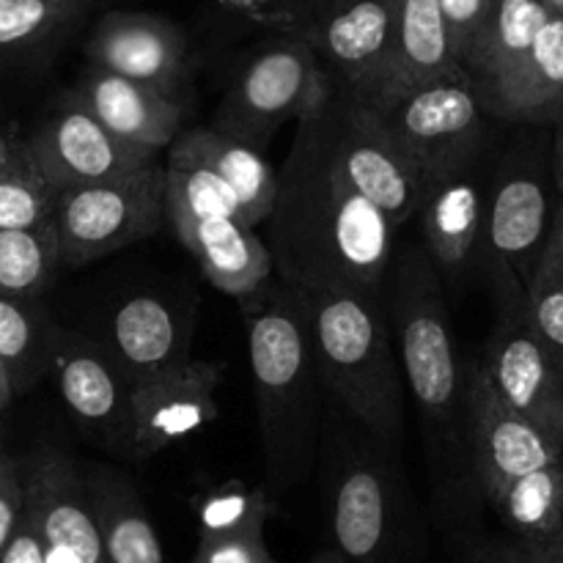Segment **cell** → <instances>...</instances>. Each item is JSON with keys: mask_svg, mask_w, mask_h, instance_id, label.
I'll list each match as a JSON object with an SVG mask.
<instances>
[{"mask_svg": "<svg viewBox=\"0 0 563 563\" xmlns=\"http://www.w3.org/2000/svg\"><path fill=\"white\" fill-rule=\"evenodd\" d=\"M520 135L489 170L482 264L498 308L528 306V286L542 267L559 192L550 170V124H520Z\"/></svg>", "mask_w": 563, "mask_h": 563, "instance_id": "obj_5", "label": "cell"}, {"mask_svg": "<svg viewBox=\"0 0 563 563\" xmlns=\"http://www.w3.org/2000/svg\"><path fill=\"white\" fill-rule=\"evenodd\" d=\"M443 5L445 25H449L451 42H454L456 58H465V53L471 49L473 38L482 31L484 22L489 20L493 9L498 5V0H440Z\"/></svg>", "mask_w": 563, "mask_h": 563, "instance_id": "obj_35", "label": "cell"}, {"mask_svg": "<svg viewBox=\"0 0 563 563\" xmlns=\"http://www.w3.org/2000/svg\"><path fill=\"white\" fill-rule=\"evenodd\" d=\"M181 245L192 253L214 289L231 297L258 295L275 273L273 253L264 236L236 218H174L168 220Z\"/></svg>", "mask_w": 563, "mask_h": 563, "instance_id": "obj_20", "label": "cell"}, {"mask_svg": "<svg viewBox=\"0 0 563 563\" xmlns=\"http://www.w3.org/2000/svg\"><path fill=\"white\" fill-rule=\"evenodd\" d=\"M335 141L352 181L383 209L396 229L423 212L432 181L418 159L394 135L372 99L355 88L335 86L328 97Z\"/></svg>", "mask_w": 563, "mask_h": 563, "instance_id": "obj_9", "label": "cell"}, {"mask_svg": "<svg viewBox=\"0 0 563 563\" xmlns=\"http://www.w3.org/2000/svg\"><path fill=\"white\" fill-rule=\"evenodd\" d=\"M522 550L531 555L533 563H563V526L555 528L550 537H542L537 539V542L522 544Z\"/></svg>", "mask_w": 563, "mask_h": 563, "instance_id": "obj_41", "label": "cell"}, {"mask_svg": "<svg viewBox=\"0 0 563 563\" xmlns=\"http://www.w3.org/2000/svg\"><path fill=\"white\" fill-rule=\"evenodd\" d=\"M328 97L295 121L264 242L280 280L297 289L385 295L399 229L352 181Z\"/></svg>", "mask_w": 563, "mask_h": 563, "instance_id": "obj_1", "label": "cell"}, {"mask_svg": "<svg viewBox=\"0 0 563 563\" xmlns=\"http://www.w3.org/2000/svg\"><path fill=\"white\" fill-rule=\"evenodd\" d=\"M86 473L93 517L110 563H165L157 528L124 473L91 465Z\"/></svg>", "mask_w": 563, "mask_h": 563, "instance_id": "obj_24", "label": "cell"}, {"mask_svg": "<svg viewBox=\"0 0 563 563\" xmlns=\"http://www.w3.org/2000/svg\"><path fill=\"white\" fill-rule=\"evenodd\" d=\"M196 563H275L264 542V522L198 533Z\"/></svg>", "mask_w": 563, "mask_h": 563, "instance_id": "obj_34", "label": "cell"}, {"mask_svg": "<svg viewBox=\"0 0 563 563\" xmlns=\"http://www.w3.org/2000/svg\"><path fill=\"white\" fill-rule=\"evenodd\" d=\"M0 563H47V542L27 515H22L20 528L5 544Z\"/></svg>", "mask_w": 563, "mask_h": 563, "instance_id": "obj_37", "label": "cell"}, {"mask_svg": "<svg viewBox=\"0 0 563 563\" xmlns=\"http://www.w3.org/2000/svg\"><path fill=\"white\" fill-rule=\"evenodd\" d=\"M49 374L82 432L104 451L135 460V385L108 344L64 333Z\"/></svg>", "mask_w": 563, "mask_h": 563, "instance_id": "obj_12", "label": "cell"}, {"mask_svg": "<svg viewBox=\"0 0 563 563\" xmlns=\"http://www.w3.org/2000/svg\"><path fill=\"white\" fill-rule=\"evenodd\" d=\"M267 3L275 20L284 25V31L291 33V36H300L311 25L324 0H267Z\"/></svg>", "mask_w": 563, "mask_h": 563, "instance_id": "obj_38", "label": "cell"}, {"mask_svg": "<svg viewBox=\"0 0 563 563\" xmlns=\"http://www.w3.org/2000/svg\"><path fill=\"white\" fill-rule=\"evenodd\" d=\"M539 269L563 280V201L555 203L553 229H550V240L548 247H544V258Z\"/></svg>", "mask_w": 563, "mask_h": 563, "instance_id": "obj_40", "label": "cell"}, {"mask_svg": "<svg viewBox=\"0 0 563 563\" xmlns=\"http://www.w3.org/2000/svg\"><path fill=\"white\" fill-rule=\"evenodd\" d=\"M75 3H88V5H91V3H93V0H75Z\"/></svg>", "mask_w": 563, "mask_h": 563, "instance_id": "obj_48", "label": "cell"}, {"mask_svg": "<svg viewBox=\"0 0 563 563\" xmlns=\"http://www.w3.org/2000/svg\"><path fill=\"white\" fill-rule=\"evenodd\" d=\"M302 291L324 390L379 445L405 434V372L385 295Z\"/></svg>", "mask_w": 563, "mask_h": 563, "instance_id": "obj_4", "label": "cell"}, {"mask_svg": "<svg viewBox=\"0 0 563 563\" xmlns=\"http://www.w3.org/2000/svg\"><path fill=\"white\" fill-rule=\"evenodd\" d=\"M165 218V165L157 159L119 179L66 187L53 212L64 267H86L126 245L148 240Z\"/></svg>", "mask_w": 563, "mask_h": 563, "instance_id": "obj_6", "label": "cell"}, {"mask_svg": "<svg viewBox=\"0 0 563 563\" xmlns=\"http://www.w3.org/2000/svg\"><path fill=\"white\" fill-rule=\"evenodd\" d=\"M60 253L53 223L42 229H0V295L38 297L58 273Z\"/></svg>", "mask_w": 563, "mask_h": 563, "instance_id": "obj_29", "label": "cell"}, {"mask_svg": "<svg viewBox=\"0 0 563 563\" xmlns=\"http://www.w3.org/2000/svg\"><path fill=\"white\" fill-rule=\"evenodd\" d=\"M460 71L465 69L456 58L440 0H399L388 60L372 93V104L388 110L412 88Z\"/></svg>", "mask_w": 563, "mask_h": 563, "instance_id": "obj_18", "label": "cell"}, {"mask_svg": "<svg viewBox=\"0 0 563 563\" xmlns=\"http://www.w3.org/2000/svg\"><path fill=\"white\" fill-rule=\"evenodd\" d=\"M308 563H350V561H346L344 555H341L339 550H335L333 544H330L328 550H322V553H317Z\"/></svg>", "mask_w": 563, "mask_h": 563, "instance_id": "obj_45", "label": "cell"}, {"mask_svg": "<svg viewBox=\"0 0 563 563\" xmlns=\"http://www.w3.org/2000/svg\"><path fill=\"white\" fill-rule=\"evenodd\" d=\"M11 471H14V465H11V462L3 456V451H0V478H3L5 473H11Z\"/></svg>", "mask_w": 563, "mask_h": 563, "instance_id": "obj_46", "label": "cell"}, {"mask_svg": "<svg viewBox=\"0 0 563 563\" xmlns=\"http://www.w3.org/2000/svg\"><path fill=\"white\" fill-rule=\"evenodd\" d=\"M544 3H548L553 11H563V0H544Z\"/></svg>", "mask_w": 563, "mask_h": 563, "instance_id": "obj_47", "label": "cell"}, {"mask_svg": "<svg viewBox=\"0 0 563 563\" xmlns=\"http://www.w3.org/2000/svg\"><path fill=\"white\" fill-rule=\"evenodd\" d=\"M328 522L333 548L350 563H418L416 511L385 456L341 460L330 484Z\"/></svg>", "mask_w": 563, "mask_h": 563, "instance_id": "obj_8", "label": "cell"}, {"mask_svg": "<svg viewBox=\"0 0 563 563\" xmlns=\"http://www.w3.org/2000/svg\"><path fill=\"white\" fill-rule=\"evenodd\" d=\"M550 170H553V185L563 201V119L553 124V137H550Z\"/></svg>", "mask_w": 563, "mask_h": 563, "instance_id": "obj_42", "label": "cell"}, {"mask_svg": "<svg viewBox=\"0 0 563 563\" xmlns=\"http://www.w3.org/2000/svg\"><path fill=\"white\" fill-rule=\"evenodd\" d=\"M58 192L22 141L16 157L0 174V229L27 231L49 225Z\"/></svg>", "mask_w": 563, "mask_h": 563, "instance_id": "obj_31", "label": "cell"}, {"mask_svg": "<svg viewBox=\"0 0 563 563\" xmlns=\"http://www.w3.org/2000/svg\"><path fill=\"white\" fill-rule=\"evenodd\" d=\"M25 146L58 190L130 176L154 163L159 154L113 135L75 88L58 97Z\"/></svg>", "mask_w": 563, "mask_h": 563, "instance_id": "obj_11", "label": "cell"}, {"mask_svg": "<svg viewBox=\"0 0 563 563\" xmlns=\"http://www.w3.org/2000/svg\"><path fill=\"white\" fill-rule=\"evenodd\" d=\"M330 91L333 80L311 44L286 33L236 71L214 110L212 126L247 146L267 148L286 121L311 113Z\"/></svg>", "mask_w": 563, "mask_h": 563, "instance_id": "obj_7", "label": "cell"}, {"mask_svg": "<svg viewBox=\"0 0 563 563\" xmlns=\"http://www.w3.org/2000/svg\"><path fill=\"white\" fill-rule=\"evenodd\" d=\"M20 146H22V141L14 135V130H5V126H0V174L9 168V163L16 157Z\"/></svg>", "mask_w": 563, "mask_h": 563, "instance_id": "obj_43", "label": "cell"}, {"mask_svg": "<svg viewBox=\"0 0 563 563\" xmlns=\"http://www.w3.org/2000/svg\"><path fill=\"white\" fill-rule=\"evenodd\" d=\"M489 509L500 517L515 542L528 544L550 537L563 526V460L511 482Z\"/></svg>", "mask_w": 563, "mask_h": 563, "instance_id": "obj_28", "label": "cell"}, {"mask_svg": "<svg viewBox=\"0 0 563 563\" xmlns=\"http://www.w3.org/2000/svg\"><path fill=\"white\" fill-rule=\"evenodd\" d=\"M108 350L132 385H141L187 361L185 328L157 297H132L110 317Z\"/></svg>", "mask_w": 563, "mask_h": 563, "instance_id": "obj_23", "label": "cell"}, {"mask_svg": "<svg viewBox=\"0 0 563 563\" xmlns=\"http://www.w3.org/2000/svg\"><path fill=\"white\" fill-rule=\"evenodd\" d=\"M14 394H16V388H14V379H11V372L5 368V363L0 361V407L9 405V399Z\"/></svg>", "mask_w": 563, "mask_h": 563, "instance_id": "obj_44", "label": "cell"}, {"mask_svg": "<svg viewBox=\"0 0 563 563\" xmlns=\"http://www.w3.org/2000/svg\"><path fill=\"white\" fill-rule=\"evenodd\" d=\"M5 3H9V0H0V5H5Z\"/></svg>", "mask_w": 563, "mask_h": 563, "instance_id": "obj_49", "label": "cell"}, {"mask_svg": "<svg viewBox=\"0 0 563 563\" xmlns=\"http://www.w3.org/2000/svg\"><path fill=\"white\" fill-rule=\"evenodd\" d=\"M168 148L190 154L198 163L212 168L220 179L229 181L245 209L247 225L251 229L264 225V220L273 212L275 192H278V170L267 163L262 148L247 146L214 126L181 130V135Z\"/></svg>", "mask_w": 563, "mask_h": 563, "instance_id": "obj_25", "label": "cell"}, {"mask_svg": "<svg viewBox=\"0 0 563 563\" xmlns=\"http://www.w3.org/2000/svg\"><path fill=\"white\" fill-rule=\"evenodd\" d=\"M379 113L418 159L432 187L482 163L487 154V110L465 71L423 82Z\"/></svg>", "mask_w": 563, "mask_h": 563, "instance_id": "obj_10", "label": "cell"}, {"mask_svg": "<svg viewBox=\"0 0 563 563\" xmlns=\"http://www.w3.org/2000/svg\"><path fill=\"white\" fill-rule=\"evenodd\" d=\"M22 515H25V487H22V473L14 467L0 478V555L20 528Z\"/></svg>", "mask_w": 563, "mask_h": 563, "instance_id": "obj_36", "label": "cell"}, {"mask_svg": "<svg viewBox=\"0 0 563 563\" xmlns=\"http://www.w3.org/2000/svg\"><path fill=\"white\" fill-rule=\"evenodd\" d=\"M385 297L407 390L418 407L434 495L460 526L482 506L471 460L467 372L451 333L438 264L427 245H405L394 258Z\"/></svg>", "mask_w": 563, "mask_h": 563, "instance_id": "obj_2", "label": "cell"}, {"mask_svg": "<svg viewBox=\"0 0 563 563\" xmlns=\"http://www.w3.org/2000/svg\"><path fill=\"white\" fill-rule=\"evenodd\" d=\"M269 498L264 489H251L240 482H229L209 493L198 506V528L201 533L225 531V528L267 522Z\"/></svg>", "mask_w": 563, "mask_h": 563, "instance_id": "obj_32", "label": "cell"}, {"mask_svg": "<svg viewBox=\"0 0 563 563\" xmlns=\"http://www.w3.org/2000/svg\"><path fill=\"white\" fill-rule=\"evenodd\" d=\"M550 14L553 9L544 0H498L462 58V69L478 97L520 69Z\"/></svg>", "mask_w": 563, "mask_h": 563, "instance_id": "obj_26", "label": "cell"}, {"mask_svg": "<svg viewBox=\"0 0 563 563\" xmlns=\"http://www.w3.org/2000/svg\"><path fill=\"white\" fill-rule=\"evenodd\" d=\"M75 91L121 141L163 152L181 135L185 104L124 75L88 64Z\"/></svg>", "mask_w": 563, "mask_h": 563, "instance_id": "obj_19", "label": "cell"}, {"mask_svg": "<svg viewBox=\"0 0 563 563\" xmlns=\"http://www.w3.org/2000/svg\"><path fill=\"white\" fill-rule=\"evenodd\" d=\"M465 372L473 476L482 504L493 506L511 482L563 460V449L500 399L482 361L465 363Z\"/></svg>", "mask_w": 563, "mask_h": 563, "instance_id": "obj_13", "label": "cell"}, {"mask_svg": "<svg viewBox=\"0 0 563 563\" xmlns=\"http://www.w3.org/2000/svg\"><path fill=\"white\" fill-rule=\"evenodd\" d=\"M88 64L124 75L185 104L190 88L187 38L170 20L148 11H108L86 42Z\"/></svg>", "mask_w": 563, "mask_h": 563, "instance_id": "obj_15", "label": "cell"}, {"mask_svg": "<svg viewBox=\"0 0 563 563\" xmlns=\"http://www.w3.org/2000/svg\"><path fill=\"white\" fill-rule=\"evenodd\" d=\"M36 297L0 295V361L11 372L16 394L49 374L64 330L38 308Z\"/></svg>", "mask_w": 563, "mask_h": 563, "instance_id": "obj_27", "label": "cell"}, {"mask_svg": "<svg viewBox=\"0 0 563 563\" xmlns=\"http://www.w3.org/2000/svg\"><path fill=\"white\" fill-rule=\"evenodd\" d=\"M465 563H533L531 555L515 539H493L482 542L467 553Z\"/></svg>", "mask_w": 563, "mask_h": 563, "instance_id": "obj_39", "label": "cell"}, {"mask_svg": "<svg viewBox=\"0 0 563 563\" xmlns=\"http://www.w3.org/2000/svg\"><path fill=\"white\" fill-rule=\"evenodd\" d=\"M223 372L209 361H181L168 372L135 385V460H152L176 440L220 416L214 399Z\"/></svg>", "mask_w": 563, "mask_h": 563, "instance_id": "obj_17", "label": "cell"}, {"mask_svg": "<svg viewBox=\"0 0 563 563\" xmlns=\"http://www.w3.org/2000/svg\"><path fill=\"white\" fill-rule=\"evenodd\" d=\"M489 119L550 124L563 119V11H553L515 75L482 93Z\"/></svg>", "mask_w": 563, "mask_h": 563, "instance_id": "obj_22", "label": "cell"}, {"mask_svg": "<svg viewBox=\"0 0 563 563\" xmlns=\"http://www.w3.org/2000/svg\"><path fill=\"white\" fill-rule=\"evenodd\" d=\"M528 317L563 374V280L539 269L528 286Z\"/></svg>", "mask_w": 563, "mask_h": 563, "instance_id": "obj_33", "label": "cell"}, {"mask_svg": "<svg viewBox=\"0 0 563 563\" xmlns=\"http://www.w3.org/2000/svg\"><path fill=\"white\" fill-rule=\"evenodd\" d=\"M482 366L500 399L563 449V374L539 341L528 306L498 308Z\"/></svg>", "mask_w": 563, "mask_h": 563, "instance_id": "obj_14", "label": "cell"}, {"mask_svg": "<svg viewBox=\"0 0 563 563\" xmlns=\"http://www.w3.org/2000/svg\"><path fill=\"white\" fill-rule=\"evenodd\" d=\"M399 0H324L300 33L335 86L372 99L388 60Z\"/></svg>", "mask_w": 563, "mask_h": 563, "instance_id": "obj_16", "label": "cell"}, {"mask_svg": "<svg viewBox=\"0 0 563 563\" xmlns=\"http://www.w3.org/2000/svg\"><path fill=\"white\" fill-rule=\"evenodd\" d=\"M489 174L482 163L445 176L432 187L421 212L423 245L438 269L462 275L482 245L487 220Z\"/></svg>", "mask_w": 563, "mask_h": 563, "instance_id": "obj_21", "label": "cell"}, {"mask_svg": "<svg viewBox=\"0 0 563 563\" xmlns=\"http://www.w3.org/2000/svg\"><path fill=\"white\" fill-rule=\"evenodd\" d=\"M247 352L267 489L273 495H289L311 478L317 465L322 399L328 394L297 286L284 280L247 317Z\"/></svg>", "mask_w": 563, "mask_h": 563, "instance_id": "obj_3", "label": "cell"}, {"mask_svg": "<svg viewBox=\"0 0 563 563\" xmlns=\"http://www.w3.org/2000/svg\"><path fill=\"white\" fill-rule=\"evenodd\" d=\"M86 9L88 3L75 0H9L0 5V64L42 49Z\"/></svg>", "mask_w": 563, "mask_h": 563, "instance_id": "obj_30", "label": "cell"}]
</instances>
